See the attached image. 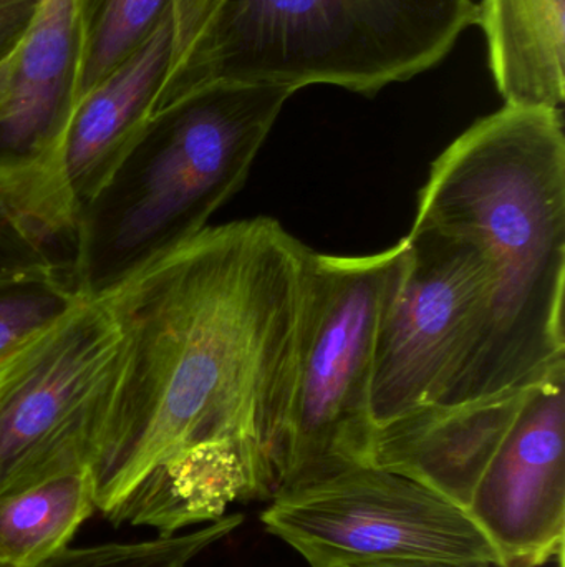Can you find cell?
I'll use <instances>...</instances> for the list:
<instances>
[{
    "instance_id": "cell-1",
    "label": "cell",
    "mask_w": 565,
    "mask_h": 567,
    "mask_svg": "<svg viewBox=\"0 0 565 567\" xmlns=\"http://www.w3.org/2000/svg\"><path fill=\"white\" fill-rule=\"evenodd\" d=\"M307 246L275 219L208 226L95 292L125 367L95 505L161 536L278 493Z\"/></svg>"
},
{
    "instance_id": "cell-2",
    "label": "cell",
    "mask_w": 565,
    "mask_h": 567,
    "mask_svg": "<svg viewBox=\"0 0 565 567\" xmlns=\"http://www.w3.org/2000/svg\"><path fill=\"white\" fill-rule=\"evenodd\" d=\"M414 225L477 243L491 269L477 337L435 403L530 386L565 367V135L561 110L508 106L431 166Z\"/></svg>"
},
{
    "instance_id": "cell-3",
    "label": "cell",
    "mask_w": 565,
    "mask_h": 567,
    "mask_svg": "<svg viewBox=\"0 0 565 567\" xmlns=\"http://www.w3.org/2000/svg\"><path fill=\"white\" fill-rule=\"evenodd\" d=\"M473 23V0H195L153 118L216 83L372 96L437 66Z\"/></svg>"
},
{
    "instance_id": "cell-4",
    "label": "cell",
    "mask_w": 565,
    "mask_h": 567,
    "mask_svg": "<svg viewBox=\"0 0 565 567\" xmlns=\"http://www.w3.org/2000/svg\"><path fill=\"white\" fill-rule=\"evenodd\" d=\"M295 90L216 83L153 118L80 218L76 279L98 292L156 252L188 241L244 186Z\"/></svg>"
},
{
    "instance_id": "cell-5",
    "label": "cell",
    "mask_w": 565,
    "mask_h": 567,
    "mask_svg": "<svg viewBox=\"0 0 565 567\" xmlns=\"http://www.w3.org/2000/svg\"><path fill=\"white\" fill-rule=\"evenodd\" d=\"M407 258L405 238L370 256L305 249L278 493L370 465L377 429L372 419L375 350Z\"/></svg>"
},
{
    "instance_id": "cell-6",
    "label": "cell",
    "mask_w": 565,
    "mask_h": 567,
    "mask_svg": "<svg viewBox=\"0 0 565 567\" xmlns=\"http://www.w3.org/2000/svg\"><path fill=\"white\" fill-rule=\"evenodd\" d=\"M125 343L95 292L0 370V496L93 468L118 399Z\"/></svg>"
},
{
    "instance_id": "cell-7",
    "label": "cell",
    "mask_w": 565,
    "mask_h": 567,
    "mask_svg": "<svg viewBox=\"0 0 565 567\" xmlns=\"http://www.w3.org/2000/svg\"><path fill=\"white\" fill-rule=\"evenodd\" d=\"M261 523L311 567L385 558L500 567L493 546L464 509L407 476L372 465L278 493L262 509Z\"/></svg>"
},
{
    "instance_id": "cell-8",
    "label": "cell",
    "mask_w": 565,
    "mask_h": 567,
    "mask_svg": "<svg viewBox=\"0 0 565 567\" xmlns=\"http://www.w3.org/2000/svg\"><path fill=\"white\" fill-rule=\"evenodd\" d=\"M405 241L407 265L375 350V426L437 402L470 350L490 296V262L477 243L431 225H414Z\"/></svg>"
},
{
    "instance_id": "cell-9",
    "label": "cell",
    "mask_w": 565,
    "mask_h": 567,
    "mask_svg": "<svg viewBox=\"0 0 565 567\" xmlns=\"http://www.w3.org/2000/svg\"><path fill=\"white\" fill-rule=\"evenodd\" d=\"M500 567L564 555L565 367L534 386L464 508Z\"/></svg>"
},
{
    "instance_id": "cell-10",
    "label": "cell",
    "mask_w": 565,
    "mask_h": 567,
    "mask_svg": "<svg viewBox=\"0 0 565 567\" xmlns=\"http://www.w3.org/2000/svg\"><path fill=\"white\" fill-rule=\"evenodd\" d=\"M463 403H425L375 429L370 465L467 508L534 386Z\"/></svg>"
},
{
    "instance_id": "cell-11",
    "label": "cell",
    "mask_w": 565,
    "mask_h": 567,
    "mask_svg": "<svg viewBox=\"0 0 565 567\" xmlns=\"http://www.w3.org/2000/svg\"><path fill=\"white\" fill-rule=\"evenodd\" d=\"M171 59L169 10L149 39L76 103L62 162L80 218L113 182L148 130Z\"/></svg>"
},
{
    "instance_id": "cell-12",
    "label": "cell",
    "mask_w": 565,
    "mask_h": 567,
    "mask_svg": "<svg viewBox=\"0 0 565 567\" xmlns=\"http://www.w3.org/2000/svg\"><path fill=\"white\" fill-rule=\"evenodd\" d=\"M82 30L76 0H39L13 60L0 115V158L63 169V142L76 106Z\"/></svg>"
},
{
    "instance_id": "cell-13",
    "label": "cell",
    "mask_w": 565,
    "mask_h": 567,
    "mask_svg": "<svg viewBox=\"0 0 565 567\" xmlns=\"http://www.w3.org/2000/svg\"><path fill=\"white\" fill-rule=\"evenodd\" d=\"M80 212L65 173L45 162L0 158V287L72 282ZM82 287V286H80Z\"/></svg>"
},
{
    "instance_id": "cell-14",
    "label": "cell",
    "mask_w": 565,
    "mask_h": 567,
    "mask_svg": "<svg viewBox=\"0 0 565 567\" xmlns=\"http://www.w3.org/2000/svg\"><path fill=\"white\" fill-rule=\"evenodd\" d=\"M477 23L508 106L561 110L565 99V0H481Z\"/></svg>"
},
{
    "instance_id": "cell-15",
    "label": "cell",
    "mask_w": 565,
    "mask_h": 567,
    "mask_svg": "<svg viewBox=\"0 0 565 567\" xmlns=\"http://www.w3.org/2000/svg\"><path fill=\"white\" fill-rule=\"evenodd\" d=\"M96 512L92 468L0 496V567H39Z\"/></svg>"
},
{
    "instance_id": "cell-16",
    "label": "cell",
    "mask_w": 565,
    "mask_h": 567,
    "mask_svg": "<svg viewBox=\"0 0 565 567\" xmlns=\"http://www.w3.org/2000/svg\"><path fill=\"white\" fill-rule=\"evenodd\" d=\"M172 0H76L82 59L76 103L149 39Z\"/></svg>"
},
{
    "instance_id": "cell-17",
    "label": "cell",
    "mask_w": 565,
    "mask_h": 567,
    "mask_svg": "<svg viewBox=\"0 0 565 567\" xmlns=\"http://www.w3.org/2000/svg\"><path fill=\"white\" fill-rule=\"evenodd\" d=\"M244 523V516H222L206 528L146 542L105 543L85 548H65L39 567H188L206 549L228 538Z\"/></svg>"
},
{
    "instance_id": "cell-18",
    "label": "cell",
    "mask_w": 565,
    "mask_h": 567,
    "mask_svg": "<svg viewBox=\"0 0 565 567\" xmlns=\"http://www.w3.org/2000/svg\"><path fill=\"white\" fill-rule=\"evenodd\" d=\"M85 290L72 282L0 287V370L55 323Z\"/></svg>"
},
{
    "instance_id": "cell-19",
    "label": "cell",
    "mask_w": 565,
    "mask_h": 567,
    "mask_svg": "<svg viewBox=\"0 0 565 567\" xmlns=\"http://www.w3.org/2000/svg\"><path fill=\"white\" fill-rule=\"evenodd\" d=\"M36 7L39 0H0V63L19 49Z\"/></svg>"
},
{
    "instance_id": "cell-20",
    "label": "cell",
    "mask_w": 565,
    "mask_h": 567,
    "mask_svg": "<svg viewBox=\"0 0 565 567\" xmlns=\"http://www.w3.org/2000/svg\"><path fill=\"white\" fill-rule=\"evenodd\" d=\"M331 567H494L483 563H458L447 559L428 558H385L365 559V561L341 563Z\"/></svg>"
},
{
    "instance_id": "cell-21",
    "label": "cell",
    "mask_w": 565,
    "mask_h": 567,
    "mask_svg": "<svg viewBox=\"0 0 565 567\" xmlns=\"http://www.w3.org/2000/svg\"><path fill=\"white\" fill-rule=\"evenodd\" d=\"M17 52V50H15ZM15 52L0 63V115H2L3 106H6L7 100H9L10 93V80H12L13 60H15Z\"/></svg>"
},
{
    "instance_id": "cell-22",
    "label": "cell",
    "mask_w": 565,
    "mask_h": 567,
    "mask_svg": "<svg viewBox=\"0 0 565 567\" xmlns=\"http://www.w3.org/2000/svg\"><path fill=\"white\" fill-rule=\"evenodd\" d=\"M557 567H564V555H561L559 558H557Z\"/></svg>"
}]
</instances>
